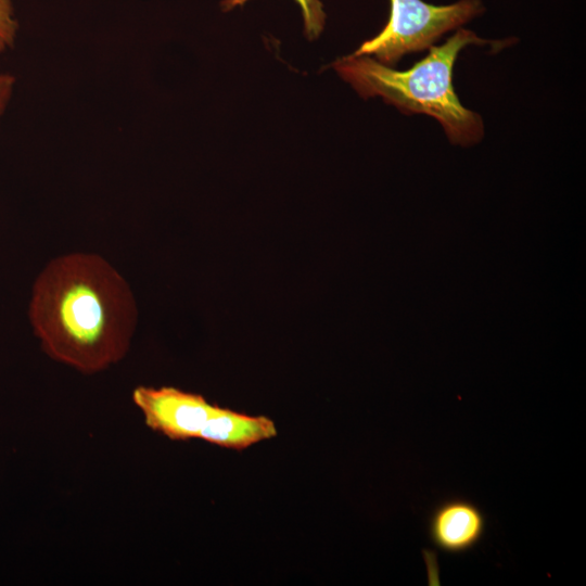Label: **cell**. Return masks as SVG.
<instances>
[{
    "instance_id": "9c48e42d",
    "label": "cell",
    "mask_w": 586,
    "mask_h": 586,
    "mask_svg": "<svg viewBox=\"0 0 586 586\" xmlns=\"http://www.w3.org/2000/svg\"><path fill=\"white\" fill-rule=\"evenodd\" d=\"M15 78L0 69V117L3 115L14 91Z\"/></svg>"
},
{
    "instance_id": "7a4b0ae2",
    "label": "cell",
    "mask_w": 586,
    "mask_h": 586,
    "mask_svg": "<svg viewBox=\"0 0 586 586\" xmlns=\"http://www.w3.org/2000/svg\"><path fill=\"white\" fill-rule=\"evenodd\" d=\"M470 44L504 48L459 28L441 46H432L425 58L407 71H396L367 55L345 56L334 63L339 75L364 98L381 97L405 114L435 118L453 144L470 146L484 137L482 117L463 106L455 91L453 69L459 52Z\"/></svg>"
},
{
    "instance_id": "8992f818",
    "label": "cell",
    "mask_w": 586,
    "mask_h": 586,
    "mask_svg": "<svg viewBox=\"0 0 586 586\" xmlns=\"http://www.w3.org/2000/svg\"><path fill=\"white\" fill-rule=\"evenodd\" d=\"M276 435V424L266 416H250L216 406L199 438L220 447L243 450Z\"/></svg>"
},
{
    "instance_id": "ba28073f",
    "label": "cell",
    "mask_w": 586,
    "mask_h": 586,
    "mask_svg": "<svg viewBox=\"0 0 586 586\" xmlns=\"http://www.w3.org/2000/svg\"><path fill=\"white\" fill-rule=\"evenodd\" d=\"M302 10L305 20L306 30L309 38L316 37L323 25L324 15L318 0H296Z\"/></svg>"
},
{
    "instance_id": "6da1fadb",
    "label": "cell",
    "mask_w": 586,
    "mask_h": 586,
    "mask_svg": "<svg viewBox=\"0 0 586 586\" xmlns=\"http://www.w3.org/2000/svg\"><path fill=\"white\" fill-rule=\"evenodd\" d=\"M28 318L49 357L92 374L127 354L137 305L128 283L107 260L77 252L53 258L38 275Z\"/></svg>"
},
{
    "instance_id": "3957f363",
    "label": "cell",
    "mask_w": 586,
    "mask_h": 586,
    "mask_svg": "<svg viewBox=\"0 0 586 586\" xmlns=\"http://www.w3.org/2000/svg\"><path fill=\"white\" fill-rule=\"evenodd\" d=\"M385 27L365 41L352 56L374 55L384 65L396 64L406 53L429 49L446 33L459 28L484 11L481 0L434 5L422 0H390Z\"/></svg>"
},
{
    "instance_id": "52a82bcc",
    "label": "cell",
    "mask_w": 586,
    "mask_h": 586,
    "mask_svg": "<svg viewBox=\"0 0 586 586\" xmlns=\"http://www.w3.org/2000/svg\"><path fill=\"white\" fill-rule=\"evenodd\" d=\"M17 30L12 0H0V54L14 46Z\"/></svg>"
},
{
    "instance_id": "5b68a950",
    "label": "cell",
    "mask_w": 586,
    "mask_h": 586,
    "mask_svg": "<svg viewBox=\"0 0 586 586\" xmlns=\"http://www.w3.org/2000/svg\"><path fill=\"white\" fill-rule=\"evenodd\" d=\"M485 532V515L473 502L453 498L437 505L429 519L433 544L447 553H463L475 547Z\"/></svg>"
},
{
    "instance_id": "277c9868",
    "label": "cell",
    "mask_w": 586,
    "mask_h": 586,
    "mask_svg": "<svg viewBox=\"0 0 586 586\" xmlns=\"http://www.w3.org/2000/svg\"><path fill=\"white\" fill-rule=\"evenodd\" d=\"M131 398L146 426L173 441L199 438L216 408L204 396L173 386H137Z\"/></svg>"
}]
</instances>
